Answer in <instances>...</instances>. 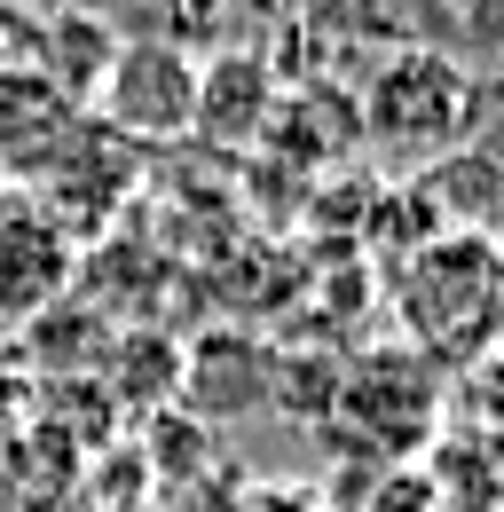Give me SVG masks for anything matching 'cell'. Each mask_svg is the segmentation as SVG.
Instances as JSON below:
<instances>
[{
  "instance_id": "6da1fadb",
  "label": "cell",
  "mask_w": 504,
  "mask_h": 512,
  "mask_svg": "<svg viewBox=\"0 0 504 512\" xmlns=\"http://www.w3.org/2000/svg\"><path fill=\"white\" fill-rule=\"evenodd\" d=\"M394 300H402V323H410L426 363H441V371L481 363V355L504 347V245L481 237V229L434 237L402 268Z\"/></svg>"
},
{
  "instance_id": "7a4b0ae2",
  "label": "cell",
  "mask_w": 504,
  "mask_h": 512,
  "mask_svg": "<svg viewBox=\"0 0 504 512\" xmlns=\"http://www.w3.org/2000/svg\"><path fill=\"white\" fill-rule=\"evenodd\" d=\"M465 119H473V79L441 48H402L363 87V134L386 142V150H402V158L449 150L465 134Z\"/></svg>"
},
{
  "instance_id": "3957f363",
  "label": "cell",
  "mask_w": 504,
  "mask_h": 512,
  "mask_svg": "<svg viewBox=\"0 0 504 512\" xmlns=\"http://www.w3.org/2000/svg\"><path fill=\"white\" fill-rule=\"evenodd\" d=\"M87 119L111 142H182L197 134V56L189 48H119Z\"/></svg>"
},
{
  "instance_id": "277c9868",
  "label": "cell",
  "mask_w": 504,
  "mask_h": 512,
  "mask_svg": "<svg viewBox=\"0 0 504 512\" xmlns=\"http://www.w3.org/2000/svg\"><path fill=\"white\" fill-rule=\"evenodd\" d=\"M87 111H71L56 87L40 79L32 64L0 71V166H16V174H40L48 158H56L71 127H79Z\"/></svg>"
},
{
  "instance_id": "5b68a950",
  "label": "cell",
  "mask_w": 504,
  "mask_h": 512,
  "mask_svg": "<svg viewBox=\"0 0 504 512\" xmlns=\"http://www.w3.org/2000/svg\"><path fill=\"white\" fill-rule=\"evenodd\" d=\"M268 103H276V87H268V71L252 64V56H213V64H197V134L245 142V134L268 127Z\"/></svg>"
},
{
  "instance_id": "8992f818",
  "label": "cell",
  "mask_w": 504,
  "mask_h": 512,
  "mask_svg": "<svg viewBox=\"0 0 504 512\" xmlns=\"http://www.w3.org/2000/svg\"><path fill=\"white\" fill-rule=\"evenodd\" d=\"M71 16H87L111 48H182L189 0H71Z\"/></svg>"
},
{
  "instance_id": "52a82bcc",
  "label": "cell",
  "mask_w": 504,
  "mask_h": 512,
  "mask_svg": "<svg viewBox=\"0 0 504 512\" xmlns=\"http://www.w3.org/2000/svg\"><path fill=\"white\" fill-rule=\"evenodd\" d=\"M40 489V457H32V426H0V512H24Z\"/></svg>"
},
{
  "instance_id": "ba28073f",
  "label": "cell",
  "mask_w": 504,
  "mask_h": 512,
  "mask_svg": "<svg viewBox=\"0 0 504 512\" xmlns=\"http://www.w3.org/2000/svg\"><path fill=\"white\" fill-rule=\"evenodd\" d=\"M8 8H24V16H40V24H48V16H63L71 0H8Z\"/></svg>"
},
{
  "instance_id": "9c48e42d",
  "label": "cell",
  "mask_w": 504,
  "mask_h": 512,
  "mask_svg": "<svg viewBox=\"0 0 504 512\" xmlns=\"http://www.w3.org/2000/svg\"><path fill=\"white\" fill-rule=\"evenodd\" d=\"M24 512H63V497H32V505H24Z\"/></svg>"
}]
</instances>
